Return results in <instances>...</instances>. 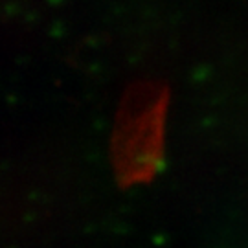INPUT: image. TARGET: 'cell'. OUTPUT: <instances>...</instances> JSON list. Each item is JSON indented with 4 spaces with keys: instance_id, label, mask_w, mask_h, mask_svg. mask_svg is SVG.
<instances>
[{
    "instance_id": "6da1fadb",
    "label": "cell",
    "mask_w": 248,
    "mask_h": 248,
    "mask_svg": "<svg viewBox=\"0 0 248 248\" xmlns=\"http://www.w3.org/2000/svg\"><path fill=\"white\" fill-rule=\"evenodd\" d=\"M168 87L158 81H136L122 98L110 143L116 175L122 184L145 182L160 166Z\"/></svg>"
}]
</instances>
